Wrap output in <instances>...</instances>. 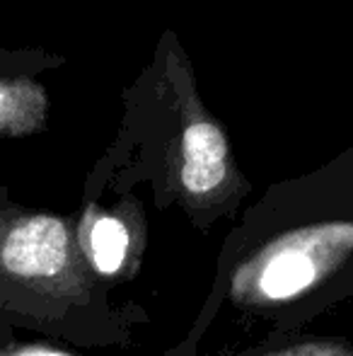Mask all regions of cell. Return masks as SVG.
Listing matches in <instances>:
<instances>
[{"instance_id":"cell-1","label":"cell","mask_w":353,"mask_h":356,"mask_svg":"<svg viewBox=\"0 0 353 356\" xmlns=\"http://www.w3.org/2000/svg\"><path fill=\"white\" fill-rule=\"evenodd\" d=\"M102 279L63 216L0 209V315L10 323L71 334L99 308Z\"/></svg>"},{"instance_id":"cell-2","label":"cell","mask_w":353,"mask_h":356,"mask_svg":"<svg viewBox=\"0 0 353 356\" xmlns=\"http://www.w3.org/2000/svg\"><path fill=\"white\" fill-rule=\"evenodd\" d=\"M353 267V213L283 225L240 245L223 274L235 308L283 320L293 308L327 298Z\"/></svg>"},{"instance_id":"cell-3","label":"cell","mask_w":353,"mask_h":356,"mask_svg":"<svg viewBox=\"0 0 353 356\" xmlns=\"http://www.w3.org/2000/svg\"><path fill=\"white\" fill-rule=\"evenodd\" d=\"M232 184L230 148L213 122H193L184 129L177 163V187L184 204L213 207Z\"/></svg>"},{"instance_id":"cell-4","label":"cell","mask_w":353,"mask_h":356,"mask_svg":"<svg viewBox=\"0 0 353 356\" xmlns=\"http://www.w3.org/2000/svg\"><path fill=\"white\" fill-rule=\"evenodd\" d=\"M78 243L99 279H117L138 257L131 225L119 213H89L78 228Z\"/></svg>"},{"instance_id":"cell-5","label":"cell","mask_w":353,"mask_h":356,"mask_svg":"<svg viewBox=\"0 0 353 356\" xmlns=\"http://www.w3.org/2000/svg\"><path fill=\"white\" fill-rule=\"evenodd\" d=\"M252 356H353V344L339 337H307L264 347Z\"/></svg>"},{"instance_id":"cell-6","label":"cell","mask_w":353,"mask_h":356,"mask_svg":"<svg viewBox=\"0 0 353 356\" xmlns=\"http://www.w3.org/2000/svg\"><path fill=\"white\" fill-rule=\"evenodd\" d=\"M0 356H76L66 349H56L46 342H29V344H5L0 347Z\"/></svg>"},{"instance_id":"cell-7","label":"cell","mask_w":353,"mask_h":356,"mask_svg":"<svg viewBox=\"0 0 353 356\" xmlns=\"http://www.w3.org/2000/svg\"><path fill=\"white\" fill-rule=\"evenodd\" d=\"M17 109H15V97L10 90L0 88V131L3 129H10L15 122H17Z\"/></svg>"}]
</instances>
